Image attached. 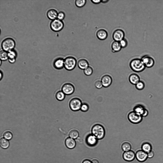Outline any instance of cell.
<instances>
[{"label":"cell","instance_id":"6da1fadb","mask_svg":"<svg viewBox=\"0 0 163 163\" xmlns=\"http://www.w3.org/2000/svg\"><path fill=\"white\" fill-rule=\"evenodd\" d=\"M129 66L132 70L137 73L142 71L146 68L141 59L138 58L132 60L130 62Z\"/></svg>","mask_w":163,"mask_h":163},{"label":"cell","instance_id":"7a4b0ae2","mask_svg":"<svg viewBox=\"0 0 163 163\" xmlns=\"http://www.w3.org/2000/svg\"><path fill=\"white\" fill-rule=\"evenodd\" d=\"M92 134L98 140L103 139L105 135V131L104 127L101 125L97 124L94 125L91 129Z\"/></svg>","mask_w":163,"mask_h":163},{"label":"cell","instance_id":"3957f363","mask_svg":"<svg viewBox=\"0 0 163 163\" xmlns=\"http://www.w3.org/2000/svg\"><path fill=\"white\" fill-rule=\"evenodd\" d=\"M15 46L14 40L11 38H7L4 39L2 42L1 46L3 50L9 52L12 50Z\"/></svg>","mask_w":163,"mask_h":163},{"label":"cell","instance_id":"277c9868","mask_svg":"<svg viewBox=\"0 0 163 163\" xmlns=\"http://www.w3.org/2000/svg\"><path fill=\"white\" fill-rule=\"evenodd\" d=\"M76 64V60L73 57L68 56L64 59V67L68 70H73L75 68Z\"/></svg>","mask_w":163,"mask_h":163},{"label":"cell","instance_id":"5b68a950","mask_svg":"<svg viewBox=\"0 0 163 163\" xmlns=\"http://www.w3.org/2000/svg\"><path fill=\"white\" fill-rule=\"evenodd\" d=\"M64 26V24L62 21L56 19L53 20L50 24L51 30L55 32H58L61 30Z\"/></svg>","mask_w":163,"mask_h":163},{"label":"cell","instance_id":"8992f818","mask_svg":"<svg viewBox=\"0 0 163 163\" xmlns=\"http://www.w3.org/2000/svg\"><path fill=\"white\" fill-rule=\"evenodd\" d=\"M127 117L130 121L134 124H137L140 123L142 119V117L141 115L134 111L129 113Z\"/></svg>","mask_w":163,"mask_h":163},{"label":"cell","instance_id":"52a82bcc","mask_svg":"<svg viewBox=\"0 0 163 163\" xmlns=\"http://www.w3.org/2000/svg\"><path fill=\"white\" fill-rule=\"evenodd\" d=\"M82 104V101L79 98H74L70 101L69 105L70 109L73 111H77L80 110Z\"/></svg>","mask_w":163,"mask_h":163},{"label":"cell","instance_id":"ba28073f","mask_svg":"<svg viewBox=\"0 0 163 163\" xmlns=\"http://www.w3.org/2000/svg\"><path fill=\"white\" fill-rule=\"evenodd\" d=\"M62 91L66 95H71L74 92L75 88L73 84L69 83H66L63 85L62 87Z\"/></svg>","mask_w":163,"mask_h":163},{"label":"cell","instance_id":"9c48e42d","mask_svg":"<svg viewBox=\"0 0 163 163\" xmlns=\"http://www.w3.org/2000/svg\"><path fill=\"white\" fill-rule=\"evenodd\" d=\"M141 59L146 67L151 68L154 64V59L149 55H145L142 57Z\"/></svg>","mask_w":163,"mask_h":163},{"label":"cell","instance_id":"30bf717a","mask_svg":"<svg viewBox=\"0 0 163 163\" xmlns=\"http://www.w3.org/2000/svg\"><path fill=\"white\" fill-rule=\"evenodd\" d=\"M125 33L124 31L120 29L116 30L113 34V38L115 41L120 42L124 39Z\"/></svg>","mask_w":163,"mask_h":163},{"label":"cell","instance_id":"8fae6325","mask_svg":"<svg viewBox=\"0 0 163 163\" xmlns=\"http://www.w3.org/2000/svg\"><path fill=\"white\" fill-rule=\"evenodd\" d=\"M101 80L103 87L105 88L109 87L111 84L112 81L111 77L108 74H105L103 76Z\"/></svg>","mask_w":163,"mask_h":163},{"label":"cell","instance_id":"7c38bea8","mask_svg":"<svg viewBox=\"0 0 163 163\" xmlns=\"http://www.w3.org/2000/svg\"><path fill=\"white\" fill-rule=\"evenodd\" d=\"M135 157L138 161L140 162H144L148 158L147 153L142 150H138L135 154Z\"/></svg>","mask_w":163,"mask_h":163},{"label":"cell","instance_id":"4fadbf2b","mask_svg":"<svg viewBox=\"0 0 163 163\" xmlns=\"http://www.w3.org/2000/svg\"><path fill=\"white\" fill-rule=\"evenodd\" d=\"M123 158L126 161L131 162L133 160L135 157V154L133 151L130 150L124 152L122 155Z\"/></svg>","mask_w":163,"mask_h":163},{"label":"cell","instance_id":"5bb4252c","mask_svg":"<svg viewBox=\"0 0 163 163\" xmlns=\"http://www.w3.org/2000/svg\"><path fill=\"white\" fill-rule=\"evenodd\" d=\"M98 139L92 134L88 135L86 139V142L89 146H93L95 145L97 143Z\"/></svg>","mask_w":163,"mask_h":163},{"label":"cell","instance_id":"9a60e30c","mask_svg":"<svg viewBox=\"0 0 163 163\" xmlns=\"http://www.w3.org/2000/svg\"><path fill=\"white\" fill-rule=\"evenodd\" d=\"M64 59L61 58H58L54 61L53 65L56 69L58 70L62 69L64 67Z\"/></svg>","mask_w":163,"mask_h":163},{"label":"cell","instance_id":"2e32d148","mask_svg":"<svg viewBox=\"0 0 163 163\" xmlns=\"http://www.w3.org/2000/svg\"><path fill=\"white\" fill-rule=\"evenodd\" d=\"M65 143L66 147L70 149L74 148L76 146V144L74 139L69 137L66 139L65 140Z\"/></svg>","mask_w":163,"mask_h":163},{"label":"cell","instance_id":"e0dca14e","mask_svg":"<svg viewBox=\"0 0 163 163\" xmlns=\"http://www.w3.org/2000/svg\"><path fill=\"white\" fill-rule=\"evenodd\" d=\"M128 79L131 83L135 85L140 81V78L139 75L135 73L131 74L129 77Z\"/></svg>","mask_w":163,"mask_h":163},{"label":"cell","instance_id":"ac0fdd59","mask_svg":"<svg viewBox=\"0 0 163 163\" xmlns=\"http://www.w3.org/2000/svg\"><path fill=\"white\" fill-rule=\"evenodd\" d=\"M97 37L99 39L103 40L105 39L107 37L108 34L105 30L101 29L98 30L96 33Z\"/></svg>","mask_w":163,"mask_h":163},{"label":"cell","instance_id":"d6986e66","mask_svg":"<svg viewBox=\"0 0 163 163\" xmlns=\"http://www.w3.org/2000/svg\"><path fill=\"white\" fill-rule=\"evenodd\" d=\"M58 13L54 9H51L48 11L47 13V16L50 19L54 20L57 18Z\"/></svg>","mask_w":163,"mask_h":163},{"label":"cell","instance_id":"ffe728a7","mask_svg":"<svg viewBox=\"0 0 163 163\" xmlns=\"http://www.w3.org/2000/svg\"><path fill=\"white\" fill-rule=\"evenodd\" d=\"M77 65L80 69L84 70L89 66V63L86 59L82 58L79 60Z\"/></svg>","mask_w":163,"mask_h":163},{"label":"cell","instance_id":"44dd1931","mask_svg":"<svg viewBox=\"0 0 163 163\" xmlns=\"http://www.w3.org/2000/svg\"><path fill=\"white\" fill-rule=\"evenodd\" d=\"M112 49L113 52H117L120 51L122 48L119 42L115 41L112 44Z\"/></svg>","mask_w":163,"mask_h":163},{"label":"cell","instance_id":"7402d4cb","mask_svg":"<svg viewBox=\"0 0 163 163\" xmlns=\"http://www.w3.org/2000/svg\"><path fill=\"white\" fill-rule=\"evenodd\" d=\"M141 148L142 150L147 153L152 150V147L149 143L145 142L142 144Z\"/></svg>","mask_w":163,"mask_h":163},{"label":"cell","instance_id":"603a6c76","mask_svg":"<svg viewBox=\"0 0 163 163\" xmlns=\"http://www.w3.org/2000/svg\"><path fill=\"white\" fill-rule=\"evenodd\" d=\"M145 109V108L142 105H138L134 107L133 111L142 116Z\"/></svg>","mask_w":163,"mask_h":163},{"label":"cell","instance_id":"cb8c5ba5","mask_svg":"<svg viewBox=\"0 0 163 163\" xmlns=\"http://www.w3.org/2000/svg\"><path fill=\"white\" fill-rule=\"evenodd\" d=\"M0 146L4 149H6L9 146L10 143L8 140L4 137L1 138L0 140Z\"/></svg>","mask_w":163,"mask_h":163},{"label":"cell","instance_id":"d4e9b609","mask_svg":"<svg viewBox=\"0 0 163 163\" xmlns=\"http://www.w3.org/2000/svg\"><path fill=\"white\" fill-rule=\"evenodd\" d=\"M68 135L69 137L74 139L79 137V133L77 130L73 129L70 131Z\"/></svg>","mask_w":163,"mask_h":163},{"label":"cell","instance_id":"484cf974","mask_svg":"<svg viewBox=\"0 0 163 163\" xmlns=\"http://www.w3.org/2000/svg\"><path fill=\"white\" fill-rule=\"evenodd\" d=\"M121 148L122 150L124 152L131 150V145L129 142H124L122 144Z\"/></svg>","mask_w":163,"mask_h":163},{"label":"cell","instance_id":"4316f807","mask_svg":"<svg viewBox=\"0 0 163 163\" xmlns=\"http://www.w3.org/2000/svg\"><path fill=\"white\" fill-rule=\"evenodd\" d=\"M65 95L62 91H59L56 93L55 97L56 99L58 100L61 101L64 99Z\"/></svg>","mask_w":163,"mask_h":163},{"label":"cell","instance_id":"83f0119b","mask_svg":"<svg viewBox=\"0 0 163 163\" xmlns=\"http://www.w3.org/2000/svg\"><path fill=\"white\" fill-rule=\"evenodd\" d=\"M3 136L4 138L8 140H11L13 137V135L12 132L8 130L4 132Z\"/></svg>","mask_w":163,"mask_h":163},{"label":"cell","instance_id":"f1b7e54d","mask_svg":"<svg viewBox=\"0 0 163 163\" xmlns=\"http://www.w3.org/2000/svg\"><path fill=\"white\" fill-rule=\"evenodd\" d=\"M0 60L2 61L8 59V53L4 50H1L0 52Z\"/></svg>","mask_w":163,"mask_h":163},{"label":"cell","instance_id":"f546056e","mask_svg":"<svg viewBox=\"0 0 163 163\" xmlns=\"http://www.w3.org/2000/svg\"><path fill=\"white\" fill-rule=\"evenodd\" d=\"M85 0H77L75 1V4L77 7H81L84 6L86 3Z\"/></svg>","mask_w":163,"mask_h":163},{"label":"cell","instance_id":"4dcf8cb0","mask_svg":"<svg viewBox=\"0 0 163 163\" xmlns=\"http://www.w3.org/2000/svg\"><path fill=\"white\" fill-rule=\"evenodd\" d=\"M136 88L139 90H142L145 87L144 83L140 81L136 84L135 85Z\"/></svg>","mask_w":163,"mask_h":163},{"label":"cell","instance_id":"1f68e13d","mask_svg":"<svg viewBox=\"0 0 163 163\" xmlns=\"http://www.w3.org/2000/svg\"><path fill=\"white\" fill-rule=\"evenodd\" d=\"M93 71L92 68L89 66L84 70V74L87 76H90L93 73Z\"/></svg>","mask_w":163,"mask_h":163},{"label":"cell","instance_id":"d6a6232c","mask_svg":"<svg viewBox=\"0 0 163 163\" xmlns=\"http://www.w3.org/2000/svg\"><path fill=\"white\" fill-rule=\"evenodd\" d=\"M8 59H16V54L15 51L12 50L8 52Z\"/></svg>","mask_w":163,"mask_h":163},{"label":"cell","instance_id":"836d02e7","mask_svg":"<svg viewBox=\"0 0 163 163\" xmlns=\"http://www.w3.org/2000/svg\"><path fill=\"white\" fill-rule=\"evenodd\" d=\"M89 107L87 103H82L80 110L83 112L87 111L89 110Z\"/></svg>","mask_w":163,"mask_h":163},{"label":"cell","instance_id":"e575fe53","mask_svg":"<svg viewBox=\"0 0 163 163\" xmlns=\"http://www.w3.org/2000/svg\"><path fill=\"white\" fill-rule=\"evenodd\" d=\"M95 87L98 89L101 88L103 87L101 80L98 79L96 81L95 83Z\"/></svg>","mask_w":163,"mask_h":163},{"label":"cell","instance_id":"d590c367","mask_svg":"<svg viewBox=\"0 0 163 163\" xmlns=\"http://www.w3.org/2000/svg\"><path fill=\"white\" fill-rule=\"evenodd\" d=\"M65 16V13L63 12L60 11L58 14L57 18L58 19L62 21L64 19Z\"/></svg>","mask_w":163,"mask_h":163},{"label":"cell","instance_id":"8d00e7d4","mask_svg":"<svg viewBox=\"0 0 163 163\" xmlns=\"http://www.w3.org/2000/svg\"><path fill=\"white\" fill-rule=\"evenodd\" d=\"M120 43L121 47L122 48L125 47L127 45V42L126 40L124 38L120 41Z\"/></svg>","mask_w":163,"mask_h":163},{"label":"cell","instance_id":"74e56055","mask_svg":"<svg viewBox=\"0 0 163 163\" xmlns=\"http://www.w3.org/2000/svg\"><path fill=\"white\" fill-rule=\"evenodd\" d=\"M154 152L152 151H151L147 153V157L150 158H152L154 155Z\"/></svg>","mask_w":163,"mask_h":163},{"label":"cell","instance_id":"f35d334b","mask_svg":"<svg viewBox=\"0 0 163 163\" xmlns=\"http://www.w3.org/2000/svg\"><path fill=\"white\" fill-rule=\"evenodd\" d=\"M148 111L147 110L145 109L142 115V117H145L148 115Z\"/></svg>","mask_w":163,"mask_h":163},{"label":"cell","instance_id":"ab89813d","mask_svg":"<svg viewBox=\"0 0 163 163\" xmlns=\"http://www.w3.org/2000/svg\"><path fill=\"white\" fill-rule=\"evenodd\" d=\"M91 1L93 3L95 4H97L100 3L101 2V0H91Z\"/></svg>","mask_w":163,"mask_h":163},{"label":"cell","instance_id":"60d3db41","mask_svg":"<svg viewBox=\"0 0 163 163\" xmlns=\"http://www.w3.org/2000/svg\"><path fill=\"white\" fill-rule=\"evenodd\" d=\"M82 163H92V162L89 160L86 159L84 160Z\"/></svg>","mask_w":163,"mask_h":163},{"label":"cell","instance_id":"b9f144b4","mask_svg":"<svg viewBox=\"0 0 163 163\" xmlns=\"http://www.w3.org/2000/svg\"><path fill=\"white\" fill-rule=\"evenodd\" d=\"M92 163H99L98 161L96 159H94L92 161Z\"/></svg>","mask_w":163,"mask_h":163},{"label":"cell","instance_id":"7bdbcfd3","mask_svg":"<svg viewBox=\"0 0 163 163\" xmlns=\"http://www.w3.org/2000/svg\"><path fill=\"white\" fill-rule=\"evenodd\" d=\"M109 1L108 0H101V2L103 3H105Z\"/></svg>","mask_w":163,"mask_h":163}]
</instances>
